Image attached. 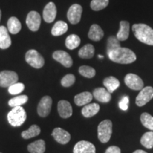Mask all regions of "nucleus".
<instances>
[{"mask_svg": "<svg viewBox=\"0 0 153 153\" xmlns=\"http://www.w3.org/2000/svg\"><path fill=\"white\" fill-rule=\"evenodd\" d=\"M133 153H147L144 150H135V152H133Z\"/></svg>", "mask_w": 153, "mask_h": 153, "instance_id": "ea45409f", "label": "nucleus"}, {"mask_svg": "<svg viewBox=\"0 0 153 153\" xmlns=\"http://www.w3.org/2000/svg\"><path fill=\"white\" fill-rule=\"evenodd\" d=\"M7 29L11 33L16 34L22 29V24L16 17L12 16L9 18L7 22Z\"/></svg>", "mask_w": 153, "mask_h": 153, "instance_id": "a878e982", "label": "nucleus"}, {"mask_svg": "<svg viewBox=\"0 0 153 153\" xmlns=\"http://www.w3.org/2000/svg\"><path fill=\"white\" fill-rule=\"evenodd\" d=\"M73 153H96V148L89 141L81 140L74 145Z\"/></svg>", "mask_w": 153, "mask_h": 153, "instance_id": "ddd939ff", "label": "nucleus"}, {"mask_svg": "<svg viewBox=\"0 0 153 153\" xmlns=\"http://www.w3.org/2000/svg\"><path fill=\"white\" fill-rule=\"evenodd\" d=\"M26 113L22 106L14 107L7 115L9 123L14 127L22 126L26 120Z\"/></svg>", "mask_w": 153, "mask_h": 153, "instance_id": "7ed1b4c3", "label": "nucleus"}, {"mask_svg": "<svg viewBox=\"0 0 153 153\" xmlns=\"http://www.w3.org/2000/svg\"><path fill=\"white\" fill-rule=\"evenodd\" d=\"M26 62L34 68L39 69L45 64V60L43 56L36 50H29L25 55Z\"/></svg>", "mask_w": 153, "mask_h": 153, "instance_id": "39448f33", "label": "nucleus"}, {"mask_svg": "<svg viewBox=\"0 0 153 153\" xmlns=\"http://www.w3.org/2000/svg\"><path fill=\"white\" fill-rule=\"evenodd\" d=\"M93 97L97 101L102 103H108L111 99V93L108 92L106 89L102 87H99L95 89L93 92Z\"/></svg>", "mask_w": 153, "mask_h": 153, "instance_id": "f3484780", "label": "nucleus"}, {"mask_svg": "<svg viewBox=\"0 0 153 153\" xmlns=\"http://www.w3.org/2000/svg\"><path fill=\"white\" fill-rule=\"evenodd\" d=\"M79 72L81 75L87 78H92L96 74V70L94 69L87 65L80 67L79 68Z\"/></svg>", "mask_w": 153, "mask_h": 153, "instance_id": "f704fd0d", "label": "nucleus"}, {"mask_svg": "<svg viewBox=\"0 0 153 153\" xmlns=\"http://www.w3.org/2000/svg\"><path fill=\"white\" fill-rule=\"evenodd\" d=\"M153 98V88L152 87H143L135 99L137 106H143Z\"/></svg>", "mask_w": 153, "mask_h": 153, "instance_id": "6e6552de", "label": "nucleus"}, {"mask_svg": "<svg viewBox=\"0 0 153 153\" xmlns=\"http://www.w3.org/2000/svg\"><path fill=\"white\" fill-rule=\"evenodd\" d=\"M134 36L138 41L149 45H153V29L144 24H134L132 26Z\"/></svg>", "mask_w": 153, "mask_h": 153, "instance_id": "f03ea898", "label": "nucleus"}, {"mask_svg": "<svg viewBox=\"0 0 153 153\" xmlns=\"http://www.w3.org/2000/svg\"><path fill=\"white\" fill-rule=\"evenodd\" d=\"M109 3V0H92L90 7L92 10L98 11L106 8Z\"/></svg>", "mask_w": 153, "mask_h": 153, "instance_id": "473e14b6", "label": "nucleus"}, {"mask_svg": "<svg viewBox=\"0 0 153 153\" xmlns=\"http://www.w3.org/2000/svg\"><path fill=\"white\" fill-rule=\"evenodd\" d=\"M104 31L99 25L93 24L90 27L88 37L93 41H99L104 37Z\"/></svg>", "mask_w": 153, "mask_h": 153, "instance_id": "aec40b11", "label": "nucleus"}, {"mask_svg": "<svg viewBox=\"0 0 153 153\" xmlns=\"http://www.w3.org/2000/svg\"><path fill=\"white\" fill-rule=\"evenodd\" d=\"M75 82V76L72 74H66L64 77L61 79V85L64 87H71Z\"/></svg>", "mask_w": 153, "mask_h": 153, "instance_id": "e433bc0d", "label": "nucleus"}, {"mask_svg": "<svg viewBox=\"0 0 153 153\" xmlns=\"http://www.w3.org/2000/svg\"><path fill=\"white\" fill-rule=\"evenodd\" d=\"M57 15L56 6L53 2L47 4L43 9V18L45 22L52 23L55 19Z\"/></svg>", "mask_w": 153, "mask_h": 153, "instance_id": "2eb2a0df", "label": "nucleus"}, {"mask_svg": "<svg viewBox=\"0 0 153 153\" xmlns=\"http://www.w3.org/2000/svg\"><path fill=\"white\" fill-rule=\"evenodd\" d=\"M53 57L57 62H60L65 68H70L73 64V61L70 54L64 51H55L53 54Z\"/></svg>", "mask_w": 153, "mask_h": 153, "instance_id": "f8f14e48", "label": "nucleus"}, {"mask_svg": "<svg viewBox=\"0 0 153 153\" xmlns=\"http://www.w3.org/2000/svg\"><path fill=\"white\" fill-rule=\"evenodd\" d=\"M81 43L80 38L75 34H71L68 36L65 41V45L69 50H74L77 48Z\"/></svg>", "mask_w": 153, "mask_h": 153, "instance_id": "cd10ccee", "label": "nucleus"}, {"mask_svg": "<svg viewBox=\"0 0 153 153\" xmlns=\"http://www.w3.org/2000/svg\"><path fill=\"white\" fill-rule=\"evenodd\" d=\"M11 40L8 29L4 26H0V48L7 49L11 46Z\"/></svg>", "mask_w": 153, "mask_h": 153, "instance_id": "a211bd4d", "label": "nucleus"}, {"mask_svg": "<svg viewBox=\"0 0 153 153\" xmlns=\"http://www.w3.org/2000/svg\"><path fill=\"white\" fill-rule=\"evenodd\" d=\"M27 148L30 153H44L45 151V143L43 140H38L28 145Z\"/></svg>", "mask_w": 153, "mask_h": 153, "instance_id": "b1692460", "label": "nucleus"}, {"mask_svg": "<svg viewBox=\"0 0 153 153\" xmlns=\"http://www.w3.org/2000/svg\"><path fill=\"white\" fill-rule=\"evenodd\" d=\"M51 135L54 137V139L57 143L62 145L68 143L70 142V139H71L70 134L68 131H66L65 130L60 128H56L53 130Z\"/></svg>", "mask_w": 153, "mask_h": 153, "instance_id": "4468645a", "label": "nucleus"}, {"mask_svg": "<svg viewBox=\"0 0 153 153\" xmlns=\"http://www.w3.org/2000/svg\"><path fill=\"white\" fill-rule=\"evenodd\" d=\"M124 82L126 86L133 90H141L144 87L142 79L135 74L129 73L126 74L124 78Z\"/></svg>", "mask_w": 153, "mask_h": 153, "instance_id": "0eeeda50", "label": "nucleus"}, {"mask_svg": "<svg viewBox=\"0 0 153 153\" xmlns=\"http://www.w3.org/2000/svg\"><path fill=\"white\" fill-rule=\"evenodd\" d=\"M19 76L16 72L4 70L0 72V87H9L18 82Z\"/></svg>", "mask_w": 153, "mask_h": 153, "instance_id": "423d86ee", "label": "nucleus"}, {"mask_svg": "<svg viewBox=\"0 0 153 153\" xmlns=\"http://www.w3.org/2000/svg\"><path fill=\"white\" fill-rule=\"evenodd\" d=\"M130 32V24L126 21L120 22V29L118 30L116 37L120 41H126L128 38Z\"/></svg>", "mask_w": 153, "mask_h": 153, "instance_id": "4be33fe9", "label": "nucleus"}, {"mask_svg": "<svg viewBox=\"0 0 153 153\" xmlns=\"http://www.w3.org/2000/svg\"><path fill=\"white\" fill-rule=\"evenodd\" d=\"M1 11L0 10V20H1Z\"/></svg>", "mask_w": 153, "mask_h": 153, "instance_id": "79ce46f5", "label": "nucleus"}, {"mask_svg": "<svg viewBox=\"0 0 153 153\" xmlns=\"http://www.w3.org/2000/svg\"><path fill=\"white\" fill-rule=\"evenodd\" d=\"M140 143L146 148H153V131L145 133L141 137Z\"/></svg>", "mask_w": 153, "mask_h": 153, "instance_id": "7c9ffc66", "label": "nucleus"}, {"mask_svg": "<svg viewBox=\"0 0 153 153\" xmlns=\"http://www.w3.org/2000/svg\"><path fill=\"white\" fill-rule=\"evenodd\" d=\"M26 25L32 31H37L41 26V17L37 11H32L28 13L26 17Z\"/></svg>", "mask_w": 153, "mask_h": 153, "instance_id": "9d476101", "label": "nucleus"}, {"mask_svg": "<svg viewBox=\"0 0 153 153\" xmlns=\"http://www.w3.org/2000/svg\"><path fill=\"white\" fill-rule=\"evenodd\" d=\"M112 122L110 120L101 121L98 126V138L102 143L109 141L112 135Z\"/></svg>", "mask_w": 153, "mask_h": 153, "instance_id": "20e7f679", "label": "nucleus"}, {"mask_svg": "<svg viewBox=\"0 0 153 153\" xmlns=\"http://www.w3.org/2000/svg\"><path fill=\"white\" fill-rule=\"evenodd\" d=\"M108 56L113 62L119 64H131L136 60V55L127 48H117L108 53Z\"/></svg>", "mask_w": 153, "mask_h": 153, "instance_id": "f257e3e1", "label": "nucleus"}, {"mask_svg": "<svg viewBox=\"0 0 153 153\" xmlns=\"http://www.w3.org/2000/svg\"><path fill=\"white\" fill-rule=\"evenodd\" d=\"M57 111L59 115L62 118H68L72 115V108L70 103L68 101L61 100L57 104Z\"/></svg>", "mask_w": 153, "mask_h": 153, "instance_id": "dca6fc26", "label": "nucleus"}, {"mask_svg": "<svg viewBox=\"0 0 153 153\" xmlns=\"http://www.w3.org/2000/svg\"><path fill=\"white\" fill-rule=\"evenodd\" d=\"M100 110V106L97 103L88 104L82 108V114L86 118H91L98 114Z\"/></svg>", "mask_w": 153, "mask_h": 153, "instance_id": "412c9836", "label": "nucleus"}, {"mask_svg": "<svg viewBox=\"0 0 153 153\" xmlns=\"http://www.w3.org/2000/svg\"><path fill=\"white\" fill-rule=\"evenodd\" d=\"M120 48V41L116 36H110L107 41V54L111 51Z\"/></svg>", "mask_w": 153, "mask_h": 153, "instance_id": "72a5a7b5", "label": "nucleus"}, {"mask_svg": "<svg viewBox=\"0 0 153 153\" xmlns=\"http://www.w3.org/2000/svg\"><path fill=\"white\" fill-rule=\"evenodd\" d=\"M82 7L81 5L74 4L70 7L68 11V19L72 24H78L81 20L82 14Z\"/></svg>", "mask_w": 153, "mask_h": 153, "instance_id": "9b49d317", "label": "nucleus"}, {"mask_svg": "<svg viewBox=\"0 0 153 153\" xmlns=\"http://www.w3.org/2000/svg\"><path fill=\"white\" fill-rule=\"evenodd\" d=\"M92 99L93 96L90 92L85 91V92H82L79 94H76L74 97V101L76 106H82L89 104L92 100Z\"/></svg>", "mask_w": 153, "mask_h": 153, "instance_id": "6ab92c4d", "label": "nucleus"}, {"mask_svg": "<svg viewBox=\"0 0 153 153\" xmlns=\"http://www.w3.org/2000/svg\"><path fill=\"white\" fill-rule=\"evenodd\" d=\"M99 58H103V56H102V55H99Z\"/></svg>", "mask_w": 153, "mask_h": 153, "instance_id": "a19ab883", "label": "nucleus"}, {"mask_svg": "<svg viewBox=\"0 0 153 153\" xmlns=\"http://www.w3.org/2000/svg\"><path fill=\"white\" fill-rule=\"evenodd\" d=\"M41 133V128L37 125H32L27 131H24L22 133V136L24 139H29L36 137Z\"/></svg>", "mask_w": 153, "mask_h": 153, "instance_id": "c85d7f7f", "label": "nucleus"}, {"mask_svg": "<svg viewBox=\"0 0 153 153\" xmlns=\"http://www.w3.org/2000/svg\"><path fill=\"white\" fill-rule=\"evenodd\" d=\"M140 121L145 128L153 131V116L148 113H143L140 116Z\"/></svg>", "mask_w": 153, "mask_h": 153, "instance_id": "2f4dec72", "label": "nucleus"}, {"mask_svg": "<svg viewBox=\"0 0 153 153\" xmlns=\"http://www.w3.org/2000/svg\"><path fill=\"white\" fill-rule=\"evenodd\" d=\"M128 104H129V98L128 97L126 96V97H123V98L120 99L119 102V107L121 110L123 111H126L128 108Z\"/></svg>", "mask_w": 153, "mask_h": 153, "instance_id": "4c0bfd02", "label": "nucleus"}, {"mask_svg": "<svg viewBox=\"0 0 153 153\" xmlns=\"http://www.w3.org/2000/svg\"><path fill=\"white\" fill-rule=\"evenodd\" d=\"M0 153H1V152H0Z\"/></svg>", "mask_w": 153, "mask_h": 153, "instance_id": "37998d69", "label": "nucleus"}, {"mask_svg": "<svg viewBox=\"0 0 153 153\" xmlns=\"http://www.w3.org/2000/svg\"><path fill=\"white\" fill-rule=\"evenodd\" d=\"M28 100V97L26 95H20L11 99L9 101V105L11 107L22 106L23 104H26Z\"/></svg>", "mask_w": 153, "mask_h": 153, "instance_id": "c756f323", "label": "nucleus"}, {"mask_svg": "<svg viewBox=\"0 0 153 153\" xmlns=\"http://www.w3.org/2000/svg\"><path fill=\"white\" fill-rule=\"evenodd\" d=\"M68 30V26L65 22L58 21L53 26L51 33L54 36H59L65 33Z\"/></svg>", "mask_w": 153, "mask_h": 153, "instance_id": "393cba45", "label": "nucleus"}, {"mask_svg": "<svg viewBox=\"0 0 153 153\" xmlns=\"http://www.w3.org/2000/svg\"><path fill=\"white\" fill-rule=\"evenodd\" d=\"M52 99L49 96H45L41 99L38 105V114L41 117H46L50 114L52 106Z\"/></svg>", "mask_w": 153, "mask_h": 153, "instance_id": "1a4fd4ad", "label": "nucleus"}, {"mask_svg": "<svg viewBox=\"0 0 153 153\" xmlns=\"http://www.w3.org/2000/svg\"><path fill=\"white\" fill-rule=\"evenodd\" d=\"M105 153H120V149L117 146H110L106 149Z\"/></svg>", "mask_w": 153, "mask_h": 153, "instance_id": "58836bf2", "label": "nucleus"}, {"mask_svg": "<svg viewBox=\"0 0 153 153\" xmlns=\"http://www.w3.org/2000/svg\"><path fill=\"white\" fill-rule=\"evenodd\" d=\"M94 47L91 44H87L79 50L78 55L82 59H90L94 55Z\"/></svg>", "mask_w": 153, "mask_h": 153, "instance_id": "bb28decb", "label": "nucleus"}, {"mask_svg": "<svg viewBox=\"0 0 153 153\" xmlns=\"http://www.w3.org/2000/svg\"><path fill=\"white\" fill-rule=\"evenodd\" d=\"M25 86L23 83H19V82H16V83L14 84L13 85L10 86L9 87V92L12 95H16L22 93L23 91L24 90Z\"/></svg>", "mask_w": 153, "mask_h": 153, "instance_id": "c9c22d12", "label": "nucleus"}, {"mask_svg": "<svg viewBox=\"0 0 153 153\" xmlns=\"http://www.w3.org/2000/svg\"><path fill=\"white\" fill-rule=\"evenodd\" d=\"M104 85L107 91L111 94L120 87V82L114 76H108L104 80Z\"/></svg>", "mask_w": 153, "mask_h": 153, "instance_id": "5701e85b", "label": "nucleus"}]
</instances>
